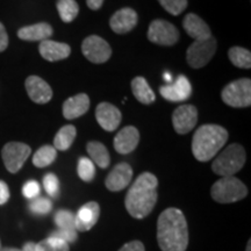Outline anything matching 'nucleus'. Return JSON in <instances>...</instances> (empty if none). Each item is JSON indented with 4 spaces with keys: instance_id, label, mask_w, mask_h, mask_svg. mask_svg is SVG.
I'll return each mask as SVG.
<instances>
[{
    "instance_id": "f257e3e1",
    "label": "nucleus",
    "mask_w": 251,
    "mask_h": 251,
    "mask_svg": "<svg viewBox=\"0 0 251 251\" xmlns=\"http://www.w3.org/2000/svg\"><path fill=\"white\" fill-rule=\"evenodd\" d=\"M157 242L162 251H186L188 228L180 209L171 207L161 213L157 221Z\"/></svg>"
},
{
    "instance_id": "f03ea898",
    "label": "nucleus",
    "mask_w": 251,
    "mask_h": 251,
    "mask_svg": "<svg viewBox=\"0 0 251 251\" xmlns=\"http://www.w3.org/2000/svg\"><path fill=\"white\" fill-rule=\"evenodd\" d=\"M158 180L150 172H143L131 185L125 199L128 213L135 219H144L152 212L157 202Z\"/></svg>"
},
{
    "instance_id": "7ed1b4c3",
    "label": "nucleus",
    "mask_w": 251,
    "mask_h": 251,
    "mask_svg": "<svg viewBox=\"0 0 251 251\" xmlns=\"http://www.w3.org/2000/svg\"><path fill=\"white\" fill-rule=\"evenodd\" d=\"M228 141V131L219 125H203L194 134L192 152L198 161L208 162Z\"/></svg>"
},
{
    "instance_id": "20e7f679",
    "label": "nucleus",
    "mask_w": 251,
    "mask_h": 251,
    "mask_svg": "<svg viewBox=\"0 0 251 251\" xmlns=\"http://www.w3.org/2000/svg\"><path fill=\"white\" fill-rule=\"evenodd\" d=\"M247 161L246 150L241 144L233 143L216 157L212 170L221 177H230L243 168Z\"/></svg>"
},
{
    "instance_id": "39448f33",
    "label": "nucleus",
    "mask_w": 251,
    "mask_h": 251,
    "mask_svg": "<svg viewBox=\"0 0 251 251\" xmlns=\"http://www.w3.org/2000/svg\"><path fill=\"white\" fill-rule=\"evenodd\" d=\"M211 194L216 202L231 203L244 199L248 196V188L238 178L230 176L215 181Z\"/></svg>"
},
{
    "instance_id": "423d86ee",
    "label": "nucleus",
    "mask_w": 251,
    "mask_h": 251,
    "mask_svg": "<svg viewBox=\"0 0 251 251\" xmlns=\"http://www.w3.org/2000/svg\"><path fill=\"white\" fill-rule=\"evenodd\" d=\"M226 105L234 108L249 107L251 105V80L249 78H241L229 83L221 93Z\"/></svg>"
},
{
    "instance_id": "0eeeda50",
    "label": "nucleus",
    "mask_w": 251,
    "mask_h": 251,
    "mask_svg": "<svg viewBox=\"0 0 251 251\" xmlns=\"http://www.w3.org/2000/svg\"><path fill=\"white\" fill-rule=\"evenodd\" d=\"M216 48H218V43L212 36L206 40L194 41L187 49V63L190 64V67L194 69L203 68L208 64V62L214 56Z\"/></svg>"
},
{
    "instance_id": "6e6552de",
    "label": "nucleus",
    "mask_w": 251,
    "mask_h": 251,
    "mask_svg": "<svg viewBox=\"0 0 251 251\" xmlns=\"http://www.w3.org/2000/svg\"><path fill=\"white\" fill-rule=\"evenodd\" d=\"M148 39L150 42L159 46H175L179 40V30L169 21L157 19L150 24L148 29Z\"/></svg>"
},
{
    "instance_id": "1a4fd4ad",
    "label": "nucleus",
    "mask_w": 251,
    "mask_h": 251,
    "mask_svg": "<svg viewBox=\"0 0 251 251\" xmlns=\"http://www.w3.org/2000/svg\"><path fill=\"white\" fill-rule=\"evenodd\" d=\"M30 147L27 146L26 143L9 142L5 144V147L2 148L1 156L6 169L11 174H17L23 168L28 157L30 156Z\"/></svg>"
},
{
    "instance_id": "9d476101",
    "label": "nucleus",
    "mask_w": 251,
    "mask_h": 251,
    "mask_svg": "<svg viewBox=\"0 0 251 251\" xmlns=\"http://www.w3.org/2000/svg\"><path fill=\"white\" fill-rule=\"evenodd\" d=\"M81 51L90 62L96 64L107 62L112 55V48L107 41L97 35H91L83 41Z\"/></svg>"
},
{
    "instance_id": "9b49d317",
    "label": "nucleus",
    "mask_w": 251,
    "mask_h": 251,
    "mask_svg": "<svg viewBox=\"0 0 251 251\" xmlns=\"http://www.w3.org/2000/svg\"><path fill=\"white\" fill-rule=\"evenodd\" d=\"M159 93L168 101H185L192 94V86L188 78L184 75H180L174 83L159 87Z\"/></svg>"
},
{
    "instance_id": "f8f14e48",
    "label": "nucleus",
    "mask_w": 251,
    "mask_h": 251,
    "mask_svg": "<svg viewBox=\"0 0 251 251\" xmlns=\"http://www.w3.org/2000/svg\"><path fill=\"white\" fill-rule=\"evenodd\" d=\"M198 109L193 105H181L172 114V124L178 134H187L196 127Z\"/></svg>"
},
{
    "instance_id": "ddd939ff",
    "label": "nucleus",
    "mask_w": 251,
    "mask_h": 251,
    "mask_svg": "<svg viewBox=\"0 0 251 251\" xmlns=\"http://www.w3.org/2000/svg\"><path fill=\"white\" fill-rule=\"evenodd\" d=\"M96 119L102 129L114 131L120 125L122 115L114 105L109 102H101L96 108Z\"/></svg>"
},
{
    "instance_id": "4468645a",
    "label": "nucleus",
    "mask_w": 251,
    "mask_h": 251,
    "mask_svg": "<svg viewBox=\"0 0 251 251\" xmlns=\"http://www.w3.org/2000/svg\"><path fill=\"white\" fill-rule=\"evenodd\" d=\"M133 178V169L127 163H120L115 166L106 178L105 185L112 192H119L129 185Z\"/></svg>"
},
{
    "instance_id": "2eb2a0df",
    "label": "nucleus",
    "mask_w": 251,
    "mask_h": 251,
    "mask_svg": "<svg viewBox=\"0 0 251 251\" xmlns=\"http://www.w3.org/2000/svg\"><path fill=\"white\" fill-rule=\"evenodd\" d=\"M137 25V13L130 7L119 9L112 15L109 26L117 34H126L133 30Z\"/></svg>"
},
{
    "instance_id": "dca6fc26",
    "label": "nucleus",
    "mask_w": 251,
    "mask_h": 251,
    "mask_svg": "<svg viewBox=\"0 0 251 251\" xmlns=\"http://www.w3.org/2000/svg\"><path fill=\"white\" fill-rule=\"evenodd\" d=\"M26 90L29 98L36 103H47L52 98V90L46 80L37 76L26 79Z\"/></svg>"
},
{
    "instance_id": "f3484780",
    "label": "nucleus",
    "mask_w": 251,
    "mask_h": 251,
    "mask_svg": "<svg viewBox=\"0 0 251 251\" xmlns=\"http://www.w3.org/2000/svg\"><path fill=\"white\" fill-rule=\"evenodd\" d=\"M140 142V133L133 126H127L114 137V149L121 155H127L136 149Z\"/></svg>"
},
{
    "instance_id": "a211bd4d",
    "label": "nucleus",
    "mask_w": 251,
    "mask_h": 251,
    "mask_svg": "<svg viewBox=\"0 0 251 251\" xmlns=\"http://www.w3.org/2000/svg\"><path fill=\"white\" fill-rule=\"evenodd\" d=\"M100 207L96 201H90L83 205L76 215V230L89 231L98 222Z\"/></svg>"
},
{
    "instance_id": "6ab92c4d",
    "label": "nucleus",
    "mask_w": 251,
    "mask_h": 251,
    "mask_svg": "<svg viewBox=\"0 0 251 251\" xmlns=\"http://www.w3.org/2000/svg\"><path fill=\"white\" fill-rule=\"evenodd\" d=\"M40 55L42 56L46 61L57 62L61 59L68 58L71 54L70 46L63 42H56L51 40H45L40 43L39 47Z\"/></svg>"
},
{
    "instance_id": "aec40b11",
    "label": "nucleus",
    "mask_w": 251,
    "mask_h": 251,
    "mask_svg": "<svg viewBox=\"0 0 251 251\" xmlns=\"http://www.w3.org/2000/svg\"><path fill=\"white\" fill-rule=\"evenodd\" d=\"M90 108V98L85 93L71 97L63 103V115L68 120H74L84 115Z\"/></svg>"
},
{
    "instance_id": "412c9836",
    "label": "nucleus",
    "mask_w": 251,
    "mask_h": 251,
    "mask_svg": "<svg viewBox=\"0 0 251 251\" xmlns=\"http://www.w3.org/2000/svg\"><path fill=\"white\" fill-rule=\"evenodd\" d=\"M183 27L187 35L194 39V41L198 40H206L212 36L211 29H209L208 25L202 20L199 15L190 13L184 18Z\"/></svg>"
},
{
    "instance_id": "4be33fe9",
    "label": "nucleus",
    "mask_w": 251,
    "mask_h": 251,
    "mask_svg": "<svg viewBox=\"0 0 251 251\" xmlns=\"http://www.w3.org/2000/svg\"><path fill=\"white\" fill-rule=\"evenodd\" d=\"M52 27L47 23H40L20 28L18 30L19 39L24 41H45L52 35Z\"/></svg>"
},
{
    "instance_id": "5701e85b",
    "label": "nucleus",
    "mask_w": 251,
    "mask_h": 251,
    "mask_svg": "<svg viewBox=\"0 0 251 251\" xmlns=\"http://www.w3.org/2000/svg\"><path fill=\"white\" fill-rule=\"evenodd\" d=\"M131 91L135 98L144 105H150L156 100L155 93L143 77H135L131 80Z\"/></svg>"
},
{
    "instance_id": "b1692460",
    "label": "nucleus",
    "mask_w": 251,
    "mask_h": 251,
    "mask_svg": "<svg viewBox=\"0 0 251 251\" xmlns=\"http://www.w3.org/2000/svg\"><path fill=\"white\" fill-rule=\"evenodd\" d=\"M86 150L91 157V161L99 168L106 169L111 163V157H109L107 148L98 141H91L87 143Z\"/></svg>"
},
{
    "instance_id": "393cba45",
    "label": "nucleus",
    "mask_w": 251,
    "mask_h": 251,
    "mask_svg": "<svg viewBox=\"0 0 251 251\" xmlns=\"http://www.w3.org/2000/svg\"><path fill=\"white\" fill-rule=\"evenodd\" d=\"M77 130L76 127L72 125H67L62 127L56 134L54 139V148L56 150H61V151H65L68 150L74 143L75 139H76Z\"/></svg>"
},
{
    "instance_id": "a878e982",
    "label": "nucleus",
    "mask_w": 251,
    "mask_h": 251,
    "mask_svg": "<svg viewBox=\"0 0 251 251\" xmlns=\"http://www.w3.org/2000/svg\"><path fill=\"white\" fill-rule=\"evenodd\" d=\"M56 157H57V150L54 148V146H43L34 153L33 164L36 168H46L54 163Z\"/></svg>"
},
{
    "instance_id": "bb28decb",
    "label": "nucleus",
    "mask_w": 251,
    "mask_h": 251,
    "mask_svg": "<svg viewBox=\"0 0 251 251\" xmlns=\"http://www.w3.org/2000/svg\"><path fill=\"white\" fill-rule=\"evenodd\" d=\"M57 11L64 23H71L79 13V6L76 0H57Z\"/></svg>"
},
{
    "instance_id": "cd10ccee",
    "label": "nucleus",
    "mask_w": 251,
    "mask_h": 251,
    "mask_svg": "<svg viewBox=\"0 0 251 251\" xmlns=\"http://www.w3.org/2000/svg\"><path fill=\"white\" fill-rule=\"evenodd\" d=\"M228 56L235 67L241 69L251 68V54L248 49L241 48V47H233L229 49Z\"/></svg>"
},
{
    "instance_id": "c85d7f7f",
    "label": "nucleus",
    "mask_w": 251,
    "mask_h": 251,
    "mask_svg": "<svg viewBox=\"0 0 251 251\" xmlns=\"http://www.w3.org/2000/svg\"><path fill=\"white\" fill-rule=\"evenodd\" d=\"M55 224L58 229L76 230V215L68 209H61L55 214Z\"/></svg>"
},
{
    "instance_id": "c756f323",
    "label": "nucleus",
    "mask_w": 251,
    "mask_h": 251,
    "mask_svg": "<svg viewBox=\"0 0 251 251\" xmlns=\"http://www.w3.org/2000/svg\"><path fill=\"white\" fill-rule=\"evenodd\" d=\"M77 172L81 180L90 183V181L93 180L94 176H96V166H94V163L90 158L81 157L79 161H78Z\"/></svg>"
},
{
    "instance_id": "7c9ffc66",
    "label": "nucleus",
    "mask_w": 251,
    "mask_h": 251,
    "mask_svg": "<svg viewBox=\"0 0 251 251\" xmlns=\"http://www.w3.org/2000/svg\"><path fill=\"white\" fill-rule=\"evenodd\" d=\"M36 251H70L69 244L59 238L49 236L36 243Z\"/></svg>"
},
{
    "instance_id": "2f4dec72",
    "label": "nucleus",
    "mask_w": 251,
    "mask_h": 251,
    "mask_svg": "<svg viewBox=\"0 0 251 251\" xmlns=\"http://www.w3.org/2000/svg\"><path fill=\"white\" fill-rule=\"evenodd\" d=\"M29 209L31 213L37 215H46L52 209V203L47 198H35L29 203Z\"/></svg>"
},
{
    "instance_id": "473e14b6",
    "label": "nucleus",
    "mask_w": 251,
    "mask_h": 251,
    "mask_svg": "<svg viewBox=\"0 0 251 251\" xmlns=\"http://www.w3.org/2000/svg\"><path fill=\"white\" fill-rule=\"evenodd\" d=\"M166 12L172 15H179L187 7V0H158Z\"/></svg>"
},
{
    "instance_id": "72a5a7b5",
    "label": "nucleus",
    "mask_w": 251,
    "mask_h": 251,
    "mask_svg": "<svg viewBox=\"0 0 251 251\" xmlns=\"http://www.w3.org/2000/svg\"><path fill=\"white\" fill-rule=\"evenodd\" d=\"M43 187H45L46 192L50 197L56 198L59 193V180L57 176L54 174H48L43 178Z\"/></svg>"
},
{
    "instance_id": "f704fd0d",
    "label": "nucleus",
    "mask_w": 251,
    "mask_h": 251,
    "mask_svg": "<svg viewBox=\"0 0 251 251\" xmlns=\"http://www.w3.org/2000/svg\"><path fill=\"white\" fill-rule=\"evenodd\" d=\"M41 192V186L36 180H28L23 187V194L27 199H35Z\"/></svg>"
},
{
    "instance_id": "c9c22d12",
    "label": "nucleus",
    "mask_w": 251,
    "mask_h": 251,
    "mask_svg": "<svg viewBox=\"0 0 251 251\" xmlns=\"http://www.w3.org/2000/svg\"><path fill=\"white\" fill-rule=\"evenodd\" d=\"M51 237L59 238V240L64 241L68 244L74 243L77 240V230H65V229H58L49 235Z\"/></svg>"
},
{
    "instance_id": "e433bc0d",
    "label": "nucleus",
    "mask_w": 251,
    "mask_h": 251,
    "mask_svg": "<svg viewBox=\"0 0 251 251\" xmlns=\"http://www.w3.org/2000/svg\"><path fill=\"white\" fill-rule=\"evenodd\" d=\"M119 251H146L142 242L140 241H131V242L126 243Z\"/></svg>"
},
{
    "instance_id": "4c0bfd02",
    "label": "nucleus",
    "mask_w": 251,
    "mask_h": 251,
    "mask_svg": "<svg viewBox=\"0 0 251 251\" xmlns=\"http://www.w3.org/2000/svg\"><path fill=\"white\" fill-rule=\"evenodd\" d=\"M9 200V188L5 181L0 180V205H5Z\"/></svg>"
},
{
    "instance_id": "58836bf2",
    "label": "nucleus",
    "mask_w": 251,
    "mask_h": 251,
    "mask_svg": "<svg viewBox=\"0 0 251 251\" xmlns=\"http://www.w3.org/2000/svg\"><path fill=\"white\" fill-rule=\"evenodd\" d=\"M8 46V35L6 33L4 25L0 23V52H2Z\"/></svg>"
},
{
    "instance_id": "ea45409f",
    "label": "nucleus",
    "mask_w": 251,
    "mask_h": 251,
    "mask_svg": "<svg viewBox=\"0 0 251 251\" xmlns=\"http://www.w3.org/2000/svg\"><path fill=\"white\" fill-rule=\"evenodd\" d=\"M86 4L89 6V8L93 9V11H98V9L101 8L103 0H86Z\"/></svg>"
},
{
    "instance_id": "a19ab883",
    "label": "nucleus",
    "mask_w": 251,
    "mask_h": 251,
    "mask_svg": "<svg viewBox=\"0 0 251 251\" xmlns=\"http://www.w3.org/2000/svg\"><path fill=\"white\" fill-rule=\"evenodd\" d=\"M21 251H36V243L27 242L26 244H25L23 250Z\"/></svg>"
},
{
    "instance_id": "79ce46f5",
    "label": "nucleus",
    "mask_w": 251,
    "mask_h": 251,
    "mask_svg": "<svg viewBox=\"0 0 251 251\" xmlns=\"http://www.w3.org/2000/svg\"><path fill=\"white\" fill-rule=\"evenodd\" d=\"M163 77H164V80L166 83H172V75L169 74V72H165L164 75H163Z\"/></svg>"
},
{
    "instance_id": "37998d69",
    "label": "nucleus",
    "mask_w": 251,
    "mask_h": 251,
    "mask_svg": "<svg viewBox=\"0 0 251 251\" xmlns=\"http://www.w3.org/2000/svg\"><path fill=\"white\" fill-rule=\"evenodd\" d=\"M0 251H21V250L17 249V248H1Z\"/></svg>"
},
{
    "instance_id": "c03bdc74",
    "label": "nucleus",
    "mask_w": 251,
    "mask_h": 251,
    "mask_svg": "<svg viewBox=\"0 0 251 251\" xmlns=\"http://www.w3.org/2000/svg\"><path fill=\"white\" fill-rule=\"evenodd\" d=\"M247 251H251V241L248 242V246H247Z\"/></svg>"
},
{
    "instance_id": "a18cd8bd",
    "label": "nucleus",
    "mask_w": 251,
    "mask_h": 251,
    "mask_svg": "<svg viewBox=\"0 0 251 251\" xmlns=\"http://www.w3.org/2000/svg\"><path fill=\"white\" fill-rule=\"evenodd\" d=\"M0 249H1V242H0Z\"/></svg>"
}]
</instances>
